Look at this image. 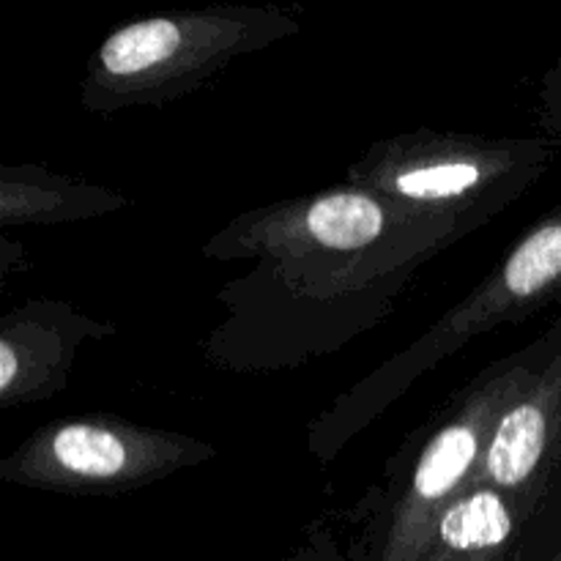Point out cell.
<instances>
[{
  "mask_svg": "<svg viewBox=\"0 0 561 561\" xmlns=\"http://www.w3.org/2000/svg\"><path fill=\"white\" fill-rule=\"evenodd\" d=\"M548 447V416L540 405L524 403L510 411L488 449V471L499 485H520L540 466Z\"/></svg>",
  "mask_w": 561,
  "mask_h": 561,
  "instance_id": "cell-1",
  "label": "cell"
},
{
  "mask_svg": "<svg viewBox=\"0 0 561 561\" xmlns=\"http://www.w3.org/2000/svg\"><path fill=\"white\" fill-rule=\"evenodd\" d=\"M307 230L323 247L359 250L381 236L383 211L365 195H329L310 206Z\"/></svg>",
  "mask_w": 561,
  "mask_h": 561,
  "instance_id": "cell-2",
  "label": "cell"
},
{
  "mask_svg": "<svg viewBox=\"0 0 561 561\" xmlns=\"http://www.w3.org/2000/svg\"><path fill=\"white\" fill-rule=\"evenodd\" d=\"M181 27L170 20H146L121 27L102 44V66L115 77H131L173 58Z\"/></svg>",
  "mask_w": 561,
  "mask_h": 561,
  "instance_id": "cell-3",
  "label": "cell"
},
{
  "mask_svg": "<svg viewBox=\"0 0 561 561\" xmlns=\"http://www.w3.org/2000/svg\"><path fill=\"white\" fill-rule=\"evenodd\" d=\"M513 529L507 507L496 493H477L444 513L438 537L455 551H482L502 546Z\"/></svg>",
  "mask_w": 561,
  "mask_h": 561,
  "instance_id": "cell-4",
  "label": "cell"
},
{
  "mask_svg": "<svg viewBox=\"0 0 561 561\" xmlns=\"http://www.w3.org/2000/svg\"><path fill=\"white\" fill-rule=\"evenodd\" d=\"M53 455L66 471L91 480L115 477L126 466L121 438L96 425H66L53 438Z\"/></svg>",
  "mask_w": 561,
  "mask_h": 561,
  "instance_id": "cell-5",
  "label": "cell"
},
{
  "mask_svg": "<svg viewBox=\"0 0 561 561\" xmlns=\"http://www.w3.org/2000/svg\"><path fill=\"white\" fill-rule=\"evenodd\" d=\"M477 458V436L471 427L453 425L444 427L431 447L422 455L420 466L414 471V491L422 499H442L453 491L460 477L469 471L471 460Z\"/></svg>",
  "mask_w": 561,
  "mask_h": 561,
  "instance_id": "cell-6",
  "label": "cell"
},
{
  "mask_svg": "<svg viewBox=\"0 0 561 561\" xmlns=\"http://www.w3.org/2000/svg\"><path fill=\"white\" fill-rule=\"evenodd\" d=\"M480 184V168L471 162H444L431 168L409 170L398 179V190L409 197L466 195Z\"/></svg>",
  "mask_w": 561,
  "mask_h": 561,
  "instance_id": "cell-7",
  "label": "cell"
},
{
  "mask_svg": "<svg viewBox=\"0 0 561 561\" xmlns=\"http://www.w3.org/2000/svg\"><path fill=\"white\" fill-rule=\"evenodd\" d=\"M16 370H20V362H16L14 348L9 343H3L0 345V389L3 392H9L11 383H14Z\"/></svg>",
  "mask_w": 561,
  "mask_h": 561,
  "instance_id": "cell-8",
  "label": "cell"
}]
</instances>
